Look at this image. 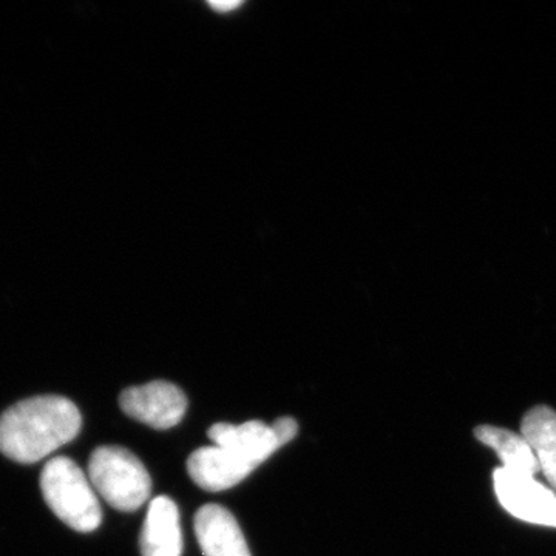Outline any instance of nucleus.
<instances>
[{
    "mask_svg": "<svg viewBox=\"0 0 556 556\" xmlns=\"http://www.w3.org/2000/svg\"><path fill=\"white\" fill-rule=\"evenodd\" d=\"M89 479L94 492L116 510L135 511L148 503L152 479L134 453L108 445L90 456Z\"/></svg>",
    "mask_w": 556,
    "mask_h": 556,
    "instance_id": "nucleus-3",
    "label": "nucleus"
},
{
    "mask_svg": "<svg viewBox=\"0 0 556 556\" xmlns=\"http://www.w3.org/2000/svg\"><path fill=\"white\" fill-rule=\"evenodd\" d=\"M521 434L535 453L544 477L556 490V413L548 407L530 409L522 419Z\"/></svg>",
    "mask_w": 556,
    "mask_h": 556,
    "instance_id": "nucleus-11",
    "label": "nucleus"
},
{
    "mask_svg": "<svg viewBox=\"0 0 556 556\" xmlns=\"http://www.w3.org/2000/svg\"><path fill=\"white\" fill-rule=\"evenodd\" d=\"M193 526L204 556H251L239 522L228 508L206 504L197 511Z\"/></svg>",
    "mask_w": 556,
    "mask_h": 556,
    "instance_id": "nucleus-7",
    "label": "nucleus"
},
{
    "mask_svg": "<svg viewBox=\"0 0 556 556\" xmlns=\"http://www.w3.org/2000/svg\"><path fill=\"white\" fill-rule=\"evenodd\" d=\"M270 427H273L280 447H283V445H287L288 442L298 437L299 426L292 417H280Z\"/></svg>",
    "mask_w": 556,
    "mask_h": 556,
    "instance_id": "nucleus-12",
    "label": "nucleus"
},
{
    "mask_svg": "<svg viewBox=\"0 0 556 556\" xmlns=\"http://www.w3.org/2000/svg\"><path fill=\"white\" fill-rule=\"evenodd\" d=\"M43 500L73 530L89 533L101 526L102 510L90 479L67 456L50 459L40 475Z\"/></svg>",
    "mask_w": 556,
    "mask_h": 556,
    "instance_id": "nucleus-2",
    "label": "nucleus"
},
{
    "mask_svg": "<svg viewBox=\"0 0 556 556\" xmlns=\"http://www.w3.org/2000/svg\"><path fill=\"white\" fill-rule=\"evenodd\" d=\"M241 2H208V7L217 11V13H229V11L237 10Z\"/></svg>",
    "mask_w": 556,
    "mask_h": 556,
    "instance_id": "nucleus-13",
    "label": "nucleus"
},
{
    "mask_svg": "<svg viewBox=\"0 0 556 556\" xmlns=\"http://www.w3.org/2000/svg\"><path fill=\"white\" fill-rule=\"evenodd\" d=\"M123 412L155 430L178 426L188 409V399L177 386L164 380L127 388L119 397Z\"/></svg>",
    "mask_w": 556,
    "mask_h": 556,
    "instance_id": "nucleus-5",
    "label": "nucleus"
},
{
    "mask_svg": "<svg viewBox=\"0 0 556 556\" xmlns=\"http://www.w3.org/2000/svg\"><path fill=\"white\" fill-rule=\"evenodd\" d=\"M142 556H181L182 532L177 504L167 496L150 503L139 536Z\"/></svg>",
    "mask_w": 556,
    "mask_h": 556,
    "instance_id": "nucleus-9",
    "label": "nucleus"
},
{
    "mask_svg": "<svg viewBox=\"0 0 556 556\" xmlns=\"http://www.w3.org/2000/svg\"><path fill=\"white\" fill-rule=\"evenodd\" d=\"M255 467L228 450L211 445L193 452L188 459V473L206 492H223L247 479Z\"/></svg>",
    "mask_w": 556,
    "mask_h": 556,
    "instance_id": "nucleus-6",
    "label": "nucleus"
},
{
    "mask_svg": "<svg viewBox=\"0 0 556 556\" xmlns=\"http://www.w3.org/2000/svg\"><path fill=\"white\" fill-rule=\"evenodd\" d=\"M207 434L217 447L243 457L255 468L280 448L273 427L266 426L262 420H249L243 426L215 424Z\"/></svg>",
    "mask_w": 556,
    "mask_h": 556,
    "instance_id": "nucleus-8",
    "label": "nucleus"
},
{
    "mask_svg": "<svg viewBox=\"0 0 556 556\" xmlns=\"http://www.w3.org/2000/svg\"><path fill=\"white\" fill-rule=\"evenodd\" d=\"M83 417L61 396L22 401L0 416V452L21 464H35L78 437Z\"/></svg>",
    "mask_w": 556,
    "mask_h": 556,
    "instance_id": "nucleus-1",
    "label": "nucleus"
},
{
    "mask_svg": "<svg viewBox=\"0 0 556 556\" xmlns=\"http://www.w3.org/2000/svg\"><path fill=\"white\" fill-rule=\"evenodd\" d=\"M493 484L501 506L532 525L556 527V495L533 477L496 468Z\"/></svg>",
    "mask_w": 556,
    "mask_h": 556,
    "instance_id": "nucleus-4",
    "label": "nucleus"
},
{
    "mask_svg": "<svg viewBox=\"0 0 556 556\" xmlns=\"http://www.w3.org/2000/svg\"><path fill=\"white\" fill-rule=\"evenodd\" d=\"M475 437L486 447L495 450L506 470L527 477H535L541 470L535 453L522 434L500 427L481 426L475 430Z\"/></svg>",
    "mask_w": 556,
    "mask_h": 556,
    "instance_id": "nucleus-10",
    "label": "nucleus"
}]
</instances>
